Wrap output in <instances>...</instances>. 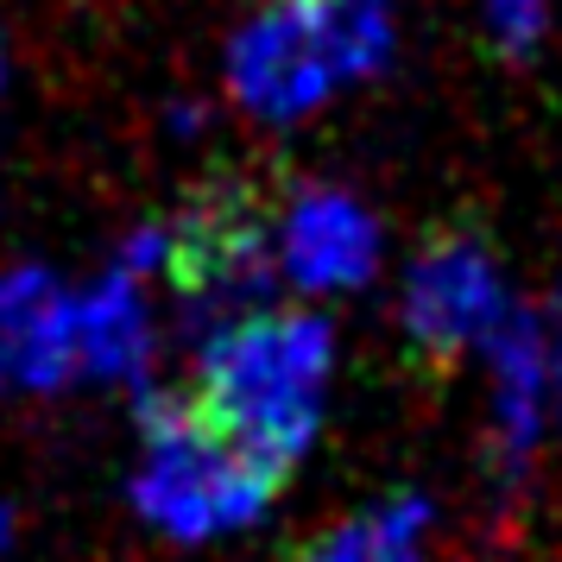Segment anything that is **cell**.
<instances>
[{"mask_svg": "<svg viewBox=\"0 0 562 562\" xmlns=\"http://www.w3.org/2000/svg\"><path fill=\"white\" fill-rule=\"evenodd\" d=\"M329 367H335V335L323 316L254 310V316H228L209 335L196 385L183 398L234 456L254 461L259 474H272L284 486L297 456L316 442Z\"/></svg>", "mask_w": 562, "mask_h": 562, "instance_id": "obj_1", "label": "cell"}, {"mask_svg": "<svg viewBox=\"0 0 562 562\" xmlns=\"http://www.w3.org/2000/svg\"><path fill=\"white\" fill-rule=\"evenodd\" d=\"M272 493H279V481L234 456L190 411L183 392L146 405V461L133 474V506L146 525L196 543V537H222L234 525H247Z\"/></svg>", "mask_w": 562, "mask_h": 562, "instance_id": "obj_2", "label": "cell"}, {"mask_svg": "<svg viewBox=\"0 0 562 562\" xmlns=\"http://www.w3.org/2000/svg\"><path fill=\"white\" fill-rule=\"evenodd\" d=\"M279 228L240 178L203 183L165 228V279L196 310H240L272 284Z\"/></svg>", "mask_w": 562, "mask_h": 562, "instance_id": "obj_3", "label": "cell"}, {"mask_svg": "<svg viewBox=\"0 0 562 562\" xmlns=\"http://www.w3.org/2000/svg\"><path fill=\"white\" fill-rule=\"evenodd\" d=\"M506 316L499 304V266L486 254L481 234L442 228L430 234L405 279V341L424 367H449L461 348H474L493 335V323Z\"/></svg>", "mask_w": 562, "mask_h": 562, "instance_id": "obj_4", "label": "cell"}, {"mask_svg": "<svg viewBox=\"0 0 562 562\" xmlns=\"http://www.w3.org/2000/svg\"><path fill=\"white\" fill-rule=\"evenodd\" d=\"M228 82L234 95L266 114V121H297L329 95L335 82H348L341 52L329 38L323 0H279L266 7L254 26L234 38L228 52Z\"/></svg>", "mask_w": 562, "mask_h": 562, "instance_id": "obj_5", "label": "cell"}, {"mask_svg": "<svg viewBox=\"0 0 562 562\" xmlns=\"http://www.w3.org/2000/svg\"><path fill=\"white\" fill-rule=\"evenodd\" d=\"M380 266L373 215L341 190H297L279 215V272L297 291H355Z\"/></svg>", "mask_w": 562, "mask_h": 562, "instance_id": "obj_6", "label": "cell"}, {"mask_svg": "<svg viewBox=\"0 0 562 562\" xmlns=\"http://www.w3.org/2000/svg\"><path fill=\"white\" fill-rule=\"evenodd\" d=\"M77 367V304L38 266L0 279V392H45Z\"/></svg>", "mask_w": 562, "mask_h": 562, "instance_id": "obj_7", "label": "cell"}, {"mask_svg": "<svg viewBox=\"0 0 562 562\" xmlns=\"http://www.w3.org/2000/svg\"><path fill=\"white\" fill-rule=\"evenodd\" d=\"M146 355H153V323L139 304V279L121 266L89 297H77V367H89L95 380H133Z\"/></svg>", "mask_w": 562, "mask_h": 562, "instance_id": "obj_8", "label": "cell"}, {"mask_svg": "<svg viewBox=\"0 0 562 562\" xmlns=\"http://www.w3.org/2000/svg\"><path fill=\"white\" fill-rule=\"evenodd\" d=\"M424 525H430V506L417 493H398L385 506L341 518L335 531L310 537L291 562H424Z\"/></svg>", "mask_w": 562, "mask_h": 562, "instance_id": "obj_9", "label": "cell"}, {"mask_svg": "<svg viewBox=\"0 0 562 562\" xmlns=\"http://www.w3.org/2000/svg\"><path fill=\"white\" fill-rule=\"evenodd\" d=\"M493 367H499V442L506 456H525L537 430V385H543V341L531 316L493 323Z\"/></svg>", "mask_w": 562, "mask_h": 562, "instance_id": "obj_10", "label": "cell"}, {"mask_svg": "<svg viewBox=\"0 0 562 562\" xmlns=\"http://www.w3.org/2000/svg\"><path fill=\"white\" fill-rule=\"evenodd\" d=\"M543 7L550 0H493V32L506 52H525L537 32H543Z\"/></svg>", "mask_w": 562, "mask_h": 562, "instance_id": "obj_11", "label": "cell"}, {"mask_svg": "<svg viewBox=\"0 0 562 562\" xmlns=\"http://www.w3.org/2000/svg\"><path fill=\"white\" fill-rule=\"evenodd\" d=\"M7 537H13V531H7V518H0V543H7Z\"/></svg>", "mask_w": 562, "mask_h": 562, "instance_id": "obj_12", "label": "cell"}, {"mask_svg": "<svg viewBox=\"0 0 562 562\" xmlns=\"http://www.w3.org/2000/svg\"><path fill=\"white\" fill-rule=\"evenodd\" d=\"M0 82H7V52H0Z\"/></svg>", "mask_w": 562, "mask_h": 562, "instance_id": "obj_13", "label": "cell"}, {"mask_svg": "<svg viewBox=\"0 0 562 562\" xmlns=\"http://www.w3.org/2000/svg\"><path fill=\"white\" fill-rule=\"evenodd\" d=\"M557 367H562V341H557Z\"/></svg>", "mask_w": 562, "mask_h": 562, "instance_id": "obj_14", "label": "cell"}]
</instances>
